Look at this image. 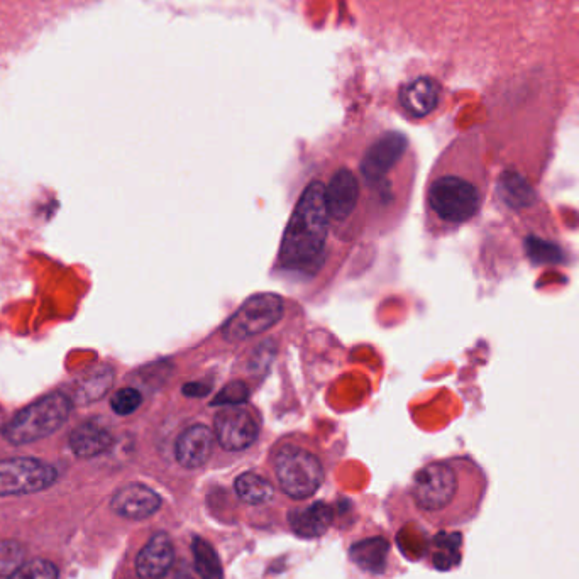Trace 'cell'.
I'll list each match as a JSON object with an SVG mask.
<instances>
[{
    "label": "cell",
    "instance_id": "obj_24",
    "mask_svg": "<svg viewBox=\"0 0 579 579\" xmlns=\"http://www.w3.org/2000/svg\"><path fill=\"white\" fill-rule=\"evenodd\" d=\"M248 398V386L244 385L243 381H232L229 385L224 386L221 392L217 393L216 398L212 400V405H216V407H238L241 403L246 402Z\"/></svg>",
    "mask_w": 579,
    "mask_h": 579
},
{
    "label": "cell",
    "instance_id": "obj_3",
    "mask_svg": "<svg viewBox=\"0 0 579 579\" xmlns=\"http://www.w3.org/2000/svg\"><path fill=\"white\" fill-rule=\"evenodd\" d=\"M488 190V175L480 161L466 170L446 171L434 178L427 193V204L437 221L459 227L480 214Z\"/></svg>",
    "mask_w": 579,
    "mask_h": 579
},
{
    "label": "cell",
    "instance_id": "obj_21",
    "mask_svg": "<svg viewBox=\"0 0 579 579\" xmlns=\"http://www.w3.org/2000/svg\"><path fill=\"white\" fill-rule=\"evenodd\" d=\"M193 557L195 566L207 579H222L221 559L217 556V551L212 544L204 541L202 537H195L192 542Z\"/></svg>",
    "mask_w": 579,
    "mask_h": 579
},
{
    "label": "cell",
    "instance_id": "obj_8",
    "mask_svg": "<svg viewBox=\"0 0 579 579\" xmlns=\"http://www.w3.org/2000/svg\"><path fill=\"white\" fill-rule=\"evenodd\" d=\"M214 434L226 451H243L258 439L260 425L248 410L224 407L214 420Z\"/></svg>",
    "mask_w": 579,
    "mask_h": 579
},
{
    "label": "cell",
    "instance_id": "obj_15",
    "mask_svg": "<svg viewBox=\"0 0 579 579\" xmlns=\"http://www.w3.org/2000/svg\"><path fill=\"white\" fill-rule=\"evenodd\" d=\"M114 437L102 425L87 422L80 425L70 436V447L78 458L89 459L104 454L111 449Z\"/></svg>",
    "mask_w": 579,
    "mask_h": 579
},
{
    "label": "cell",
    "instance_id": "obj_7",
    "mask_svg": "<svg viewBox=\"0 0 579 579\" xmlns=\"http://www.w3.org/2000/svg\"><path fill=\"white\" fill-rule=\"evenodd\" d=\"M56 481V469L34 458H11L0 461V497L31 495L50 488Z\"/></svg>",
    "mask_w": 579,
    "mask_h": 579
},
{
    "label": "cell",
    "instance_id": "obj_9",
    "mask_svg": "<svg viewBox=\"0 0 579 579\" xmlns=\"http://www.w3.org/2000/svg\"><path fill=\"white\" fill-rule=\"evenodd\" d=\"M111 507L124 519L143 520L160 510L161 498L148 486L133 483L117 491L112 498Z\"/></svg>",
    "mask_w": 579,
    "mask_h": 579
},
{
    "label": "cell",
    "instance_id": "obj_10",
    "mask_svg": "<svg viewBox=\"0 0 579 579\" xmlns=\"http://www.w3.org/2000/svg\"><path fill=\"white\" fill-rule=\"evenodd\" d=\"M175 561V549L170 537L156 534L141 549L136 559V573L139 579H163Z\"/></svg>",
    "mask_w": 579,
    "mask_h": 579
},
{
    "label": "cell",
    "instance_id": "obj_17",
    "mask_svg": "<svg viewBox=\"0 0 579 579\" xmlns=\"http://www.w3.org/2000/svg\"><path fill=\"white\" fill-rule=\"evenodd\" d=\"M463 561V534L461 532H441L434 539L432 564L437 571H451Z\"/></svg>",
    "mask_w": 579,
    "mask_h": 579
},
{
    "label": "cell",
    "instance_id": "obj_27",
    "mask_svg": "<svg viewBox=\"0 0 579 579\" xmlns=\"http://www.w3.org/2000/svg\"><path fill=\"white\" fill-rule=\"evenodd\" d=\"M210 386L204 385V383H188V385L183 386V393L187 397L202 398L205 395H209Z\"/></svg>",
    "mask_w": 579,
    "mask_h": 579
},
{
    "label": "cell",
    "instance_id": "obj_16",
    "mask_svg": "<svg viewBox=\"0 0 579 579\" xmlns=\"http://www.w3.org/2000/svg\"><path fill=\"white\" fill-rule=\"evenodd\" d=\"M390 546L383 537H373L354 544L351 549V559L358 564L359 568L366 569L370 573H383L386 566Z\"/></svg>",
    "mask_w": 579,
    "mask_h": 579
},
{
    "label": "cell",
    "instance_id": "obj_6",
    "mask_svg": "<svg viewBox=\"0 0 579 579\" xmlns=\"http://www.w3.org/2000/svg\"><path fill=\"white\" fill-rule=\"evenodd\" d=\"M285 312L282 298L275 293H258L248 298L238 312L227 320L222 334L229 342H241L258 336L280 322Z\"/></svg>",
    "mask_w": 579,
    "mask_h": 579
},
{
    "label": "cell",
    "instance_id": "obj_18",
    "mask_svg": "<svg viewBox=\"0 0 579 579\" xmlns=\"http://www.w3.org/2000/svg\"><path fill=\"white\" fill-rule=\"evenodd\" d=\"M112 381H114V373H112L111 368H107V366L95 368L94 371H90L89 375L83 376L82 380L78 381V385L75 386V398H72V402L77 400L82 405L97 402L104 397L105 393L109 392Z\"/></svg>",
    "mask_w": 579,
    "mask_h": 579
},
{
    "label": "cell",
    "instance_id": "obj_20",
    "mask_svg": "<svg viewBox=\"0 0 579 579\" xmlns=\"http://www.w3.org/2000/svg\"><path fill=\"white\" fill-rule=\"evenodd\" d=\"M234 488L238 497L249 505H263V503L270 502L275 495V488L270 481L256 473H243L238 476Z\"/></svg>",
    "mask_w": 579,
    "mask_h": 579
},
{
    "label": "cell",
    "instance_id": "obj_25",
    "mask_svg": "<svg viewBox=\"0 0 579 579\" xmlns=\"http://www.w3.org/2000/svg\"><path fill=\"white\" fill-rule=\"evenodd\" d=\"M141 403H143V397L138 390L122 388L119 392L114 393L111 407L117 415H131L141 407Z\"/></svg>",
    "mask_w": 579,
    "mask_h": 579
},
{
    "label": "cell",
    "instance_id": "obj_2",
    "mask_svg": "<svg viewBox=\"0 0 579 579\" xmlns=\"http://www.w3.org/2000/svg\"><path fill=\"white\" fill-rule=\"evenodd\" d=\"M329 232V209L326 202V187L312 182L305 188L292 219L283 236L280 261L288 268L304 270L319 263L324 253Z\"/></svg>",
    "mask_w": 579,
    "mask_h": 579
},
{
    "label": "cell",
    "instance_id": "obj_14",
    "mask_svg": "<svg viewBox=\"0 0 579 579\" xmlns=\"http://www.w3.org/2000/svg\"><path fill=\"white\" fill-rule=\"evenodd\" d=\"M290 527L298 537L317 539L326 534L332 524V508L327 503H312L290 513Z\"/></svg>",
    "mask_w": 579,
    "mask_h": 579
},
{
    "label": "cell",
    "instance_id": "obj_12",
    "mask_svg": "<svg viewBox=\"0 0 579 579\" xmlns=\"http://www.w3.org/2000/svg\"><path fill=\"white\" fill-rule=\"evenodd\" d=\"M407 143L400 134H388L371 146L364 156L361 171L368 182H378L402 156Z\"/></svg>",
    "mask_w": 579,
    "mask_h": 579
},
{
    "label": "cell",
    "instance_id": "obj_23",
    "mask_svg": "<svg viewBox=\"0 0 579 579\" xmlns=\"http://www.w3.org/2000/svg\"><path fill=\"white\" fill-rule=\"evenodd\" d=\"M9 579H58V568L46 559H33L24 563Z\"/></svg>",
    "mask_w": 579,
    "mask_h": 579
},
{
    "label": "cell",
    "instance_id": "obj_1",
    "mask_svg": "<svg viewBox=\"0 0 579 579\" xmlns=\"http://www.w3.org/2000/svg\"><path fill=\"white\" fill-rule=\"evenodd\" d=\"M486 491L485 469L468 456L427 464L415 475L412 485V497L420 513L444 527L475 520Z\"/></svg>",
    "mask_w": 579,
    "mask_h": 579
},
{
    "label": "cell",
    "instance_id": "obj_4",
    "mask_svg": "<svg viewBox=\"0 0 579 579\" xmlns=\"http://www.w3.org/2000/svg\"><path fill=\"white\" fill-rule=\"evenodd\" d=\"M73 402L67 393L55 392L39 398L21 410L4 427V437L14 446L41 441L61 429L72 414Z\"/></svg>",
    "mask_w": 579,
    "mask_h": 579
},
{
    "label": "cell",
    "instance_id": "obj_22",
    "mask_svg": "<svg viewBox=\"0 0 579 579\" xmlns=\"http://www.w3.org/2000/svg\"><path fill=\"white\" fill-rule=\"evenodd\" d=\"M26 551L21 542H0V576H12L24 564Z\"/></svg>",
    "mask_w": 579,
    "mask_h": 579
},
{
    "label": "cell",
    "instance_id": "obj_11",
    "mask_svg": "<svg viewBox=\"0 0 579 579\" xmlns=\"http://www.w3.org/2000/svg\"><path fill=\"white\" fill-rule=\"evenodd\" d=\"M214 432L207 425H192L178 437L175 456L183 468L195 469L209 461L214 447Z\"/></svg>",
    "mask_w": 579,
    "mask_h": 579
},
{
    "label": "cell",
    "instance_id": "obj_19",
    "mask_svg": "<svg viewBox=\"0 0 579 579\" xmlns=\"http://www.w3.org/2000/svg\"><path fill=\"white\" fill-rule=\"evenodd\" d=\"M439 102V89L431 80H420L412 89L403 95V105L412 116L424 117L436 109Z\"/></svg>",
    "mask_w": 579,
    "mask_h": 579
},
{
    "label": "cell",
    "instance_id": "obj_26",
    "mask_svg": "<svg viewBox=\"0 0 579 579\" xmlns=\"http://www.w3.org/2000/svg\"><path fill=\"white\" fill-rule=\"evenodd\" d=\"M175 579H207L204 574L200 573L199 569L195 564L183 563L180 568H178L177 574H175Z\"/></svg>",
    "mask_w": 579,
    "mask_h": 579
},
{
    "label": "cell",
    "instance_id": "obj_5",
    "mask_svg": "<svg viewBox=\"0 0 579 579\" xmlns=\"http://www.w3.org/2000/svg\"><path fill=\"white\" fill-rule=\"evenodd\" d=\"M276 480L288 497L305 500L312 497L324 483V466L314 453L304 447L287 444L276 451Z\"/></svg>",
    "mask_w": 579,
    "mask_h": 579
},
{
    "label": "cell",
    "instance_id": "obj_13",
    "mask_svg": "<svg viewBox=\"0 0 579 579\" xmlns=\"http://www.w3.org/2000/svg\"><path fill=\"white\" fill-rule=\"evenodd\" d=\"M359 185L354 173L348 168H342L332 177L326 188L327 209L329 216L336 221H344L353 214L358 202Z\"/></svg>",
    "mask_w": 579,
    "mask_h": 579
}]
</instances>
